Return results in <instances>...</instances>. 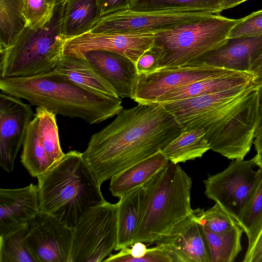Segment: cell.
<instances>
[{"mask_svg":"<svg viewBox=\"0 0 262 262\" xmlns=\"http://www.w3.org/2000/svg\"><path fill=\"white\" fill-rule=\"evenodd\" d=\"M261 53L262 35L229 38L223 46L186 66H206L249 73L253 64Z\"/></svg>","mask_w":262,"mask_h":262,"instance_id":"cell-16","label":"cell"},{"mask_svg":"<svg viewBox=\"0 0 262 262\" xmlns=\"http://www.w3.org/2000/svg\"><path fill=\"white\" fill-rule=\"evenodd\" d=\"M38 179L39 209L73 228L90 208L106 201L82 153L71 150Z\"/></svg>","mask_w":262,"mask_h":262,"instance_id":"cell-3","label":"cell"},{"mask_svg":"<svg viewBox=\"0 0 262 262\" xmlns=\"http://www.w3.org/2000/svg\"><path fill=\"white\" fill-rule=\"evenodd\" d=\"M216 14L198 8L134 11L128 7L100 15L88 32L119 33L156 32Z\"/></svg>","mask_w":262,"mask_h":262,"instance_id":"cell-9","label":"cell"},{"mask_svg":"<svg viewBox=\"0 0 262 262\" xmlns=\"http://www.w3.org/2000/svg\"><path fill=\"white\" fill-rule=\"evenodd\" d=\"M1 92L24 99L56 115L98 124L118 114L121 99L101 95L70 80L54 69L26 77L0 78Z\"/></svg>","mask_w":262,"mask_h":262,"instance_id":"cell-2","label":"cell"},{"mask_svg":"<svg viewBox=\"0 0 262 262\" xmlns=\"http://www.w3.org/2000/svg\"><path fill=\"white\" fill-rule=\"evenodd\" d=\"M262 35V10L253 12L239 19L231 29L228 38Z\"/></svg>","mask_w":262,"mask_h":262,"instance_id":"cell-35","label":"cell"},{"mask_svg":"<svg viewBox=\"0 0 262 262\" xmlns=\"http://www.w3.org/2000/svg\"><path fill=\"white\" fill-rule=\"evenodd\" d=\"M144 186V204L134 243L148 246L169 234L192 212V180L178 164L170 162Z\"/></svg>","mask_w":262,"mask_h":262,"instance_id":"cell-4","label":"cell"},{"mask_svg":"<svg viewBox=\"0 0 262 262\" xmlns=\"http://www.w3.org/2000/svg\"><path fill=\"white\" fill-rule=\"evenodd\" d=\"M252 82V75L245 72L231 76L202 80L168 92L152 103H162L195 97L248 85Z\"/></svg>","mask_w":262,"mask_h":262,"instance_id":"cell-23","label":"cell"},{"mask_svg":"<svg viewBox=\"0 0 262 262\" xmlns=\"http://www.w3.org/2000/svg\"><path fill=\"white\" fill-rule=\"evenodd\" d=\"M239 20L213 14L158 31L150 49L160 68L185 66L226 43L230 30Z\"/></svg>","mask_w":262,"mask_h":262,"instance_id":"cell-7","label":"cell"},{"mask_svg":"<svg viewBox=\"0 0 262 262\" xmlns=\"http://www.w3.org/2000/svg\"><path fill=\"white\" fill-rule=\"evenodd\" d=\"M248 244L243 262H262V214L246 234Z\"/></svg>","mask_w":262,"mask_h":262,"instance_id":"cell-36","label":"cell"},{"mask_svg":"<svg viewBox=\"0 0 262 262\" xmlns=\"http://www.w3.org/2000/svg\"><path fill=\"white\" fill-rule=\"evenodd\" d=\"M117 204L105 201L85 212L73 228L70 262H99L115 249Z\"/></svg>","mask_w":262,"mask_h":262,"instance_id":"cell-8","label":"cell"},{"mask_svg":"<svg viewBox=\"0 0 262 262\" xmlns=\"http://www.w3.org/2000/svg\"><path fill=\"white\" fill-rule=\"evenodd\" d=\"M28 25L32 27L45 26L52 18L55 5L47 0H20Z\"/></svg>","mask_w":262,"mask_h":262,"instance_id":"cell-33","label":"cell"},{"mask_svg":"<svg viewBox=\"0 0 262 262\" xmlns=\"http://www.w3.org/2000/svg\"><path fill=\"white\" fill-rule=\"evenodd\" d=\"M207 239L211 262H232L242 250L243 229L236 225L227 232L217 234L204 227Z\"/></svg>","mask_w":262,"mask_h":262,"instance_id":"cell-28","label":"cell"},{"mask_svg":"<svg viewBox=\"0 0 262 262\" xmlns=\"http://www.w3.org/2000/svg\"><path fill=\"white\" fill-rule=\"evenodd\" d=\"M40 210L37 185L0 189V235L26 225Z\"/></svg>","mask_w":262,"mask_h":262,"instance_id":"cell-17","label":"cell"},{"mask_svg":"<svg viewBox=\"0 0 262 262\" xmlns=\"http://www.w3.org/2000/svg\"><path fill=\"white\" fill-rule=\"evenodd\" d=\"M114 88L120 98H130L138 76L135 64L115 52L93 50L84 56Z\"/></svg>","mask_w":262,"mask_h":262,"instance_id":"cell-19","label":"cell"},{"mask_svg":"<svg viewBox=\"0 0 262 262\" xmlns=\"http://www.w3.org/2000/svg\"><path fill=\"white\" fill-rule=\"evenodd\" d=\"M256 166L253 158L248 160H234L223 171L210 175L203 181L206 196L237 222L261 178L262 170L260 168L254 170Z\"/></svg>","mask_w":262,"mask_h":262,"instance_id":"cell-10","label":"cell"},{"mask_svg":"<svg viewBox=\"0 0 262 262\" xmlns=\"http://www.w3.org/2000/svg\"><path fill=\"white\" fill-rule=\"evenodd\" d=\"M241 73L206 66L161 68L150 74L138 75L131 99L138 103H150L168 92L193 82Z\"/></svg>","mask_w":262,"mask_h":262,"instance_id":"cell-11","label":"cell"},{"mask_svg":"<svg viewBox=\"0 0 262 262\" xmlns=\"http://www.w3.org/2000/svg\"><path fill=\"white\" fill-rule=\"evenodd\" d=\"M27 26L20 0H0V51L10 46Z\"/></svg>","mask_w":262,"mask_h":262,"instance_id":"cell-27","label":"cell"},{"mask_svg":"<svg viewBox=\"0 0 262 262\" xmlns=\"http://www.w3.org/2000/svg\"><path fill=\"white\" fill-rule=\"evenodd\" d=\"M27 233V224L0 235V262H38L26 244Z\"/></svg>","mask_w":262,"mask_h":262,"instance_id":"cell-30","label":"cell"},{"mask_svg":"<svg viewBox=\"0 0 262 262\" xmlns=\"http://www.w3.org/2000/svg\"><path fill=\"white\" fill-rule=\"evenodd\" d=\"M154 244L166 251L173 262H211L207 239L193 209Z\"/></svg>","mask_w":262,"mask_h":262,"instance_id":"cell-15","label":"cell"},{"mask_svg":"<svg viewBox=\"0 0 262 262\" xmlns=\"http://www.w3.org/2000/svg\"><path fill=\"white\" fill-rule=\"evenodd\" d=\"M27 226L26 242L38 262H70L73 228L40 210Z\"/></svg>","mask_w":262,"mask_h":262,"instance_id":"cell-12","label":"cell"},{"mask_svg":"<svg viewBox=\"0 0 262 262\" xmlns=\"http://www.w3.org/2000/svg\"><path fill=\"white\" fill-rule=\"evenodd\" d=\"M136 1V0H129V4H130V3H132L134 2V1Z\"/></svg>","mask_w":262,"mask_h":262,"instance_id":"cell-45","label":"cell"},{"mask_svg":"<svg viewBox=\"0 0 262 262\" xmlns=\"http://www.w3.org/2000/svg\"><path fill=\"white\" fill-rule=\"evenodd\" d=\"M34 114L21 99L0 94V165L8 172L13 170L17 154Z\"/></svg>","mask_w":262,"mask_h":262,"instance_id":"cell-14","label":"cell"},{"mask_svg":"<svg viewBox=\"0 0 262 262\" xmlns=\"http://www.w3.org/2000/svg\"><path fill=\"white\" fill-rule=\"evenodd\" d=\"M62 4L56 5L45 26H27L10 46L0 51V78L30 77L56 68L64 56Z\"/></svg>","mask_w":262,"mask_h":262,"instance_id":"cell-6","label":"cell"},{"mask_svg":"<svg viewBox=\"0 0 262 262\" xmlns=\"http://www.w3.org/2000/svg\"><path fill=\"white\" fill-rule=\"evenodd\" d=\"M100 15L128 7L129 0H97Z\"/></svg>","mask_w":262,"mask_h":262,"instance_id":"cell-38","label":"cell"},{"mask_svg":"<svg viewBox=\"0 0 262 262\" xmlns=\"http://www.w3.org/2000/svg\"><path fill=\"white\" fill-rule=\"evenodd\" d=\"M210 149L203 129L183 130L162 150L174 164L184 163L201 158Z\"/></svg>","mask_w":262,"mask_h":262,"instance_id":"cell-25","label":"cell"},{"mask_svg":"<svg viewBox=\"0 0 262 262\" xmlns=\"http://www.w3.org/2000/svg\"><path fill=\"white\" fill-rule=\"evenodd\" d=\"M248 0H222L221 8L222 11L231 8Z\"/></svg>","mask_w":262,"mask_h":262,"instance_id":"cell-41","label":"cell"},{"mask_svg":"<svg viewBox=\"0 0 262 262\" xmlns=\"http://www.w3.org/2000/svg\"><path fill=\"white\" fill-rule=\"evenodd\" d=\"M253 144L257 154L262 153V120L260 121L255 132Z\"/></svg>","mask_w":262,"mask_h":262,"instance_id":"cell-40","label":"cell"},{"mask_svg":"<svg viewBox=\"0 0 262 262\" xmlns=\"http://www.w3.org/2000/svg\"><path fill=\"white\" fill-rule=\"evenodd\" d=\"M222 0H136L128 8L134 11L201 8L216 14L222 11Z\"/></svg>","mask_w":262,"mask_h":262,"instance_id":"cell-31","label":"cell"},{"mask_svg":"<svg viewBox=\"0 0 262 262\" xmlns=\"http://www.w3.org/2000/svg\"><path fill=\"white\" fill-rule=\"evenodd\" d=\"M50 3L53 4L55 5L63 4L67 0H47Z\"/></svg>","mask_w":262,"mask_h":262,"instance_id":"cell-43","label":"cell"},{"mask_svg":"<svg viewBox=\"0 0 262 262\" xmlns=\"http://www.w3.org/2000/svg\"><path fill=\"white\" fill-rule=\"evenodd\" d=\"M260 87L251 83L235 99L201 118L193 129H203L210 149L230 160L249 152L260 121Z\"/></svg>","mask_w":262,"mask_h":262,"instance_id":"cell-5","label":"cell"},{"mask_svg":"<svg viewBox=\"0 0 262 262\" xmlns=\"http://www.w3.org/2000/svg\"><path fill=\"white\" fill-rule=\"evenodd\" d=\"M260 120H262V86L260 87Z\"/></svg>","mask_w":262,"mask_h":262,"instance_id":"cell-44","label":"cell"},{"mask_svg":"<svg viewBox=\"0 0 262 262\" xmlns=\"http://www.w3.org/2000/svg\"><path fill=\"white\" fill-rule=\"evenodd\" d=\"M22 146L21 162L32 177L37 178L52 167L42 143L38 119L35 114L28 127Z\"/></svg>","mask_w":262,"mask_h":262,"instance_id":"cell-26","label":"cell"},{"mask_svg":"<svg viewBox=\"0 0 262 262\" xmlns=\"http://www.w3.org/2000/svg\"><path fill=\"white\" fill-rule=\"evenodd\" d=\"M135 67L138 75L150 74L160 69L158 58L150 48L140 57Z\"/></svg>","mask_w":262,"mask_h":262,"instance_id":"cell-37","label":"cell"},{"mask_svg":"<svg viewBox=\"0 0 262 262\" xmlns=\"http://www.w3.org/2000/svg\"><path fill=\"white\" fill-rule=\"evenodd\" d=\"M257 166L262 170V153L256 154L253 157Z\"/></svg>","mask_w":262,"mask_h":262,"instance_id":"cell-42","label":"cell"},{"mask_svg":"<svg viewBox=\"0 0 262 262\" xmlns=\"http://www.w3.org/2000/svg\"><path fill=\"white\" fill-rule=\"evenodd\" d=\"M156 32L119 33L86 32L64 38V55L83 57L93 50L120 54L136 63L151 47Z\"/></svg>","mask_w":262,"mask_h":262,"instance_id":"cell-13","label":"cell"},{"mask_svg":"<svg viewBox=\"0 0 262 262\" xmlns=\"http://www.w3.org/2000/svg\"><path fill=\"white\" fill-rule=\"evenodd\" d=\"M252 82L214 93L157 103L162 104L173 115L182 131L186 130L191 129L206 114L238 97Z\"/></svg>","mask_w":262,"mask_h":262,"instance_id":"cell-18","label":"cell"},{"mask_svg":"<svg viewBox=\"0 0 262 262\" xmlns=\"http://www.w3.org/2000/svg\"><path fill=\"white\" fill-rule=\"evenodd\" d=\"M123 109L90 138L82 158L102 184L115 174L162 150L182 132L161 104Z\"/></svg>","mask_w":262,"mask_h":262,"instance_id":"cell-1","label":"cell"},{"mask_svg":"<svg viewBox=\"0 0 262 262\" xmlns=\"http://www.w3.org/2000/svg\"><path fill=\"white\" fill-rule=\"evenodd\" d=\"M262 214V176L253 193L244 206L238 224L247 234Z\"/></svg>","mask_w":262,"mask_h":262,"instance_id":"cell-34","label":"cell"},{"mask_svg":"<svg viewBox=\"0 0 262 262\" xmlns=\"http://www.w3.org/2000/svg\"><path fill=\"white\" fill-rule=\"evenodd\" d=\"M145 186L141 185L119 199L117 204V240L115 250L131 247L144 204Z\"/></svg>","mask_w":262,"mask_h":262,"instance_id":"cell-22","label":"cell"},{"mask_svg":"<svg viewBox=\"0 0 262 262\" xmlns=\"http://www.w3.org/2000/svg\"><path fill=\"white\" fill-rule=\"evenodd\" d=\"M37 116L42 143L52 167L64 156L60 146L56 114L42 107H37Z\"/></svg>","mask_w":262,"mask_h":262,"instance_id":"cell-29","label":"cell"},{"mask_svg":"<svg viewBox=\"0 0 262 262\" xmlns=\"http://www.w3.org/2000/svg\"><path fill=\"white\" fill-rule=\"evenodd\" d=\"M169 162L167 157L160 150L113 175L110 179L109 190L112 195L120 199L144 185Z\"/></svg>","mask_w":262,"mask_h":262,"instance_id":"cell-20","label":"cell"},{"mask_svg":"<svg viewBox=\"0 0 262 262\" xmlns=\"http://www.w3.org/2000/svg\"><path fill=\"white\" fill-rule=\"evenodd\" d=\"M54 70L91 92L107 97H119L114 88L85 57L64 55Z\"/></svg>","mask_w":262,"mask_h":262,"instance_id":"cell-21","label":"cell"},{"mask_svg":"<svg viewBox=\"0 0 262 262\" xmlns=\"http://www.w3.org/2000/svg\"><path fill=\"white\" fill-rule=\"evenodd\" d=\"M249 73L252 76V81L256 85L262 86V53L253 64Z\"/></svg>","mask_w":262,"mask_h":262,"instance_id":"cell-39","label":"cell"},{"mask_svg":"<svg viewBox=\"0 0 262 262\" xmlns=\"http://www.w3.org/2000/svg\"><path fill=\"white\" fill-rule=\"evenodd\" d=\"M62 6V32L65 38L89 31L100 16L97 0H67Z\"/></svg>","mask_w":262,"mask_h":262,"instance_id":"cell-24","label":"cell"},{"mask_svg":"<svg viewBox=\"0 0 262 262\" xmlns=\"http://www.w3.org/2000/svg\"><path fill=\"white\" fill-rule=\"evenodd\" d=\"M195 212L199 223L203 227L215 233L227 232L238 224L216 203L206 211L198 208L195 209Z\"/></svg>","mask_w":262,"mask_h":262,"instance_id":"cell-32","label":"cell"}]
</instances>
